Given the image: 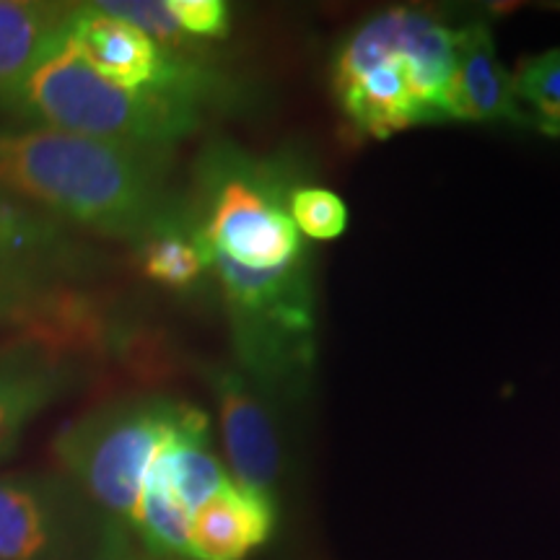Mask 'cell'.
<instances>
[{"instance_id": "30bf717a", "label": "cell", "mask_w": 560, "mask_h": 560, "mask_svg": "<svg viewBox=\"0 0 560 560\" xmlns=\"http://www.w3.org/2000/svg\"><path fill=\"white\" fill-rule=\"evenodd\" d=\"M73 5L0 0V107L70 39Z\"/></svg>"}, {"instance_id": "9a60e30c", "label": "cell", "mask_w": 560, "mask_h": 560, "mask_svg": "<svg viewBox=\"0 0 560 560\" xmlns=\"http://www.w3.org/2000/svg\"><path fill=\"white\" fill-rule=\"evenodd\" d=\"M140 270L153 283L185 291L210 270L208 252L202 247L195 215L182 210L138 244Z\"/></svg>"}, {"instance_id": "4fadbf2b", "label": "cell", "mask_w": 560, "mask_h": 560, "mask_svg": "<svg viewBox=\"0 0 560 560\" xmlns=\"http://www.w3.org/2000/svg\"><path fill=\"white\" fill-rule=\"evenodd\" d=\"M208 416L192 405H185L177 425L156 454V465L164 472L166 486L187 514H198L206 503L229 486L221 462L210 452Z\"/></svg>"}, {"instance_id": "ffe728a7", "label": "cell", "mask_w": 560, "mask_h": 560, "mask_svg": "<svg viewBox=\"0 0 560 560\" xmlns=\"http://www.w3.org/2000/svg\"><path fill=\"white\" fill-rule=\"evenodd\" d=\"M170 9L187 37H229L231 11L223 0H170Z\"/></svg>"}, {"instance_id": "7402d4cb", "label": "cell", "mask_w": 560, "mask_h": 560, "mask_svg": "<svg viewBox=\"0 0 560 560\" xmlns=\"http://www.w3.org/2000/svg\"><path fill=\"white\" fill-rule=\"evenodd\" d=\"M96 560H140V558L130 550V545L125 540L122 532H107Z\"/></svg>"}, {"instance_id": "e0dca14e", "label": "cell", "mask_w": 560, "mask_h": 560, "mask_svg": "<svg viewBox=\"0 0 560 560\" xmlns=\"http://www.w3.org/2000/svg\"><path fill=\"white\" fill-rule=\"evenodd\" d=\"M511 86L529 128L560 138V47L522 58Z\"/></svg>"}, {"instance_id": "9c48e42d", "label": "cell", "mask_w": 560, "mask_h": 560, "mask_svg": "<svg viewBox=\"0 0 560 560\" xmlns=\"http://www.w3.org/2000/svg\"><path fill=\"white\" fill-rule=\"evenodd\" d=\"M454 117L462 122L529 128L482 21L454 30Z\"/></svg>"}, {"instance_id": "7a4b0ae2", "label": "cell", "mask_w": 560, "mask_h": 560, "mask_svg": "<svg viewBox=\"0 0 560 560\" xmlns=\"http://www.w3.org/2000/svg\"><path fill=\"white\" fill-rule=\"evenodd\" d=\"M332 83L359 136L454 122V30L425 11L376 13L342 42Z\"/></svg>"}, {"instance_id": "2e32d148", "label": "cell", "mask_w": 560, "mask_h": 560, "mask_svg": "<svg viewBox=\"0 0 560 560\" xmlns=\"http://www.w3.org/2000/svg\"><path fill=\"white\" fill-rule=\"evenodd\" d=\"M132 524L143 537L145 548L159 558H182L192 560L190 552V527L192 516L179 506L164 472L153 457L149 472H145L143 488H140L138 506L132 511Z\"/></svg>"}, {"instance_id": "6da1fadb", "label": "cell", "mask_w": 560, "mask_h": 560, "mask_svg": "<svg viewBox=\"0 0 560 560\" xmlns=\"http://www.w3.org/2000/svg\"><path fill=\"white\" fill-rule=\"evenodd\" d=\"M166 151L75 132L0 128V190L50 219L140 244L182 213L170 192Z\"/></svg>"}, {"instance_id": "ac0fdd59", "label": "cell", "mask_w": 560, "mask_h": 560, "mask_svg": "<svg viewBox=\"0 0 560 560\" xmlns=\"http://www.w3.org/2000/svg\"><path fill=\"white\" fill-rule=\"evenodd\" d=\"M289 213L299 234L317 242L338 240L348 229L346 202L325 187H293Z\"/></svg>"}, {"instance_id": "ba28073f", "label": "cell", "mask_w": 560, "mask_h": 560, "mask_svg": "<svg viewBox=\"0 0 560 560\" xmlns=\"http://www.w3.org/2000/svg\"><path fill=\"white\" fill-rule=\"evenodd\" d=\"M86 268L89 252L66 223L0 190V280L45 293Z\"/></svg>"}, {"instance_id": "3957f363", "label": "cell", "mask_w": 560, "mask_h": 560, "mask_svg": "<svg viewBox=\"0 0 560 560\" xmlns=\"http://www.w3.org/2000/svg\"><path fill=\"white\" fill-rule=\"evenodd\" d=\"M5 109L30 125L166 153L195 136L206 115L190 102L115 86L86 66L70 39L16 91Z\"/></svg>"}, {"instance_id": "5b68a950", "label": "cell", "mask_w": 560, "mask_h": 560, "mask_svg": "<svg viewBox=\"0 0 560 560\" xmlns=\"http://www.w3.org/2000/svg\"><path fill=\"white\" fill-rule=\"evenodd\" d=\"M200 187L202 219L195 221L208 255L260 270L304 257L289 213L293 187L276 164L229 145L210 149L202 156Z\"/></svg>"}, {"instance_id": "7c38bea8", "label": "cell", "mask_w": 560, "mask_h": 560, "mask_svg": "<svg viewBox=\"0 0 560 560\" xmlns=\"http://www.w3.org/2000/svg\"><path fill=\"white\" fill-rule=\"evenodd\" d=\"M68 382V369L45 348H0V459L16 450L26 425L58 400Z\"/></svg>"}, {"instance_id": "52a82bcc", "label": "cell", "mask_w": 560, "mask_h": 560, "mask_svg": "<svg viewBox=\"0 0 560 560\" xmlns=\"http://www.w3.org/2000/svg\"><path fill=\"white\" fill-rule=\"evenodd\" d=\"M206 380L219 408L234 482L276 501V488L283 472V444L268 397L242 374V369L223 363L208 366Z\"/></svg>"}, {"instance_id": "8fae6325", "label": "cell", "mask_w": 560, "mask_h": 560, "mask_svg": "<svg viewBox=\"0 0 560 560\" xmlns=\"http://www.w3.org/2000/svg\"><path fill=\"white\" fill-rule=\"evenodd\" d=\"M272 529L276 501L231 480L198 514H192V560H244L270 540Z\"/></svg>"}, {"instance_id": "d6986e66", "label": "cell", "mask_w": 560, "mask_h": 560, "mask_svg": "<svg viewBox=\"0 0 560 560\" xmlns=\"http://www.w3.org/2000/svg\"><path fill=\"white\" fill-rule=\"evenodd\" d=\"M94 5L100 11L109 13V16L128 21L136 30L149 34L159 47L185 52V42L190 37L182 32L177 19H174L170 0L166 3H159V0H107V3Z\"/></svg>"}, {"instance_id": "8992f818", "label": "cell", "mask_w": 560, "mask_h": 560, "mask_svg": "<svg viewBox=\"0 0 560 560\" xmlns=\"http://www.w3.org/2000/svg\"><path fill=\"white\" fill-rule=\"evenodd\" d=\"M185 402L166 397H130L75 418L60 429L52 452L70 478L107 509L132 520L140 488Z\"/></svg>"}, {"instance_id": "277c9868", "label": "cell", "mask_w": 560, "mask_h": 560, "mask_svg": "<svg viewBox=\"0 0 560 560\" xmlns=\"http://www.w3.org/2000/svg\"><path fill=\"white\" fill-rule=\"evenodd\" d=\"M226 296L242 374L265 397H296L317 361V317L310 260L280 268H247L223 255H208Z\"/></svg>"}, {"instance_id": "5bb4252c", "label": "cell", "mask_w": 560, "mask_h": 560, "mask_svg": "<svg viewBox=\"0 0 560 560\" xmlns=\"http://www.w3.org/2000/svg\"><path fill=\"white\" fill-rule=\"evenodd\" d=\"M58 537L55 503L45 486L0 478V560H45Z\"/></svg>"}, {"instance_id": "44dd1931", "label": "cell", "mask_w": 560, "mask_h": 560, "mask_svg": "<svg viewBox=\"0 0 560 560\" xmlns=\"http://www.w3.org/2000/svg\"><path fill=\"white\" fill-rule=\"evenodd\" d=\"M45 293L26 291V289H21V285H13V283H5V280H0V325H5V322L24 319V314L32 310L34 301H37L39 296H45Z\"/></svg>"}]
</instances>
